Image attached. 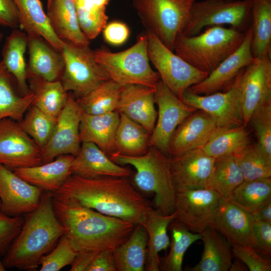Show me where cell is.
I'll return each instance as SVG.
<instances>
[{
    "label": "cell",
    "mask_w": 271,
    "mask_h": 271,
    "mask_svg": "<svg viewBox=\"0 0 271 271\" xmlns=\"http://www.w3.org/2000/svg\"><path fill=\"white\" fill-rule=\"evenodd\" d=\"M53 193L60 201L91 209L134 225L141 224L152 208L126 177L85 178L71 175Z\"/></svg>",
    "instance_id": "6da1fadb"
},
{
    "label": "cell",
    "mask_w": 271,
    "mask_h": 271,
    "mask_svg": "<svg viewBox=\"0 0 271 271\" xmlns=\"http://www.w3.org/2000/svg\"><path fill=\"white\" fill-rule=\"evenodd\" d=\"M53 202L64 234L78 251L113 250L128 238L136 225L54 197Z\"/></svg>",
    "instance_id": "7a4b0ae2"
},
{
    "label": "cell",
    "mask_w": 271,
    "mask_h": 271,
    "mask_svg": "<svg viewBox=\"0 0 271 271\" xmlns=\"http://www.w3.org/2000/svg\"><path fill=\"white\" fill-rule=\"evenodd\" d=\"M53 193H43L38 207L28 213L19 233L3 260L6 268L34 270L41 258L54 247L65 233L53 206Z\"/></svg>",
    "instance_id": "3957f363"
},
{
    "label": "cell",
    "mask_w": 271,
    "mask_h": 271,
    "mask_svg": "<svg viewBox=\"0 0 271 271\" xmlns=\"http://www.w3.org/2000/svg\"><path fill=\"white\" fill-rule=\"evenodd\" d=\"M245 32L214 26L193 36L180 33L175 40L174 50L193 67L209 74L239 47Z\"/></svg>",
    "instance_id": "277c9868"
},
{
    "label": "cell",
    "mask_w": 271,
    "mask_h": 271,
    "mask_svg": "<svg viewBox=\"0 0 271 271\" xmlns=\"http://www.w3.org/2000/svg\"><path fill=\"white\" fill-rule=\"evenodd\" d=\"M110 158L118 165H130L135 169V184L142 191L154 194L156 209L165 215L175 212L176 191L170 158L154 147H150L142 155L131 156L113 153Z\"/></svg>",
    "instance_id": "5b68a950"
},
{
    "label": "cell",
    "mask_w": 271,
    "mask_h": 271,
    "mask_svg": "<svg viewBox=\"0 0 271 271\" xmlns=\"http://www.w3.org/2000/svg\"><path fill=\"white\" fill-rule=\"evenodd\" d=\"M146 33L130 48L112 52L102 47L94 50L95 59L109 78L122 87L141 85L156 88L160 79L150 64Z\"/></svg>",
    "instance_id": "8992f818"
},
{
    "label": "cell",
    "mask_w": 271,
    "mask_h": 271,
    "mask_svg": "<svg viewBox=\"0 0 271 271\" xmlns=\"http://www.w3.org/2000/svg\"><path fill=\"white\" fill-rule=\"evenodd\" d=\"M197 0H133V6L147 30L174 51L177 36L185 27Z\"/></svg>",
    "instance_id": "52a82bcc"
},
{
    "label": "cell",
    "mask_w": 271,
    "mask_h": 271,
    "mask_svg": "<svg viewBox=\"0 0 271 271\" xmlns=\"http://www.w3.org/2000/svg\"><path fill=\"white\" fill-rule=\"evenodd\" d=\"M61 52L64 67L60 81L67 92L80 98L110 79L89 46L64 41Z\"/></svg>",
    "instance_id": "ba28073f"
},
{
    "label": "cell",
    "mask_w": 271,
    "mask_h": 271,
    "mask_svg": "<svg viewBox=\"0 0 271 271\" xmlns=\"http://www.w3.org/2000/svg\"><path fill=\"white\" fill-rule=\"evenodd\" d=\"M251 0H205L195 2L182 34H199L205 27L229 25L245 32L250 19Z\"/></svg>",
    "instance_id": "9c48e42d"
},
{
    "label": "cell",
    "mask_w": 271,
    "mask_h": 271,
    "mask_svg": "<svg viewBox=\"0 0 271 271\" xmlns=\"http://www.w3.org/2000/svg\"><path fill=\"white\" fill-rule=\"evenodd\" d=\"M146 34L150 60L157 70L160 80L180 99L189 88L208 75L174 53L152 33Z\"/></svg>",
    "instance_id": "30bf717a"
},
{
    "label": "cell",
    "mask_w": 271,
    "mask_h": 271,
    "mask_svg": "<svg viewBox=\"0 0 271 271\" xmlns=\"http://www.w3.org/2000/svg\"><path fill=\"white\" fill-rule=\"evenodd\" d=\"M223 200L209 188L176 192L175 219L191 231L201 233L212 226Z\"/></svg>",
    "instance_id": "8fae6325"
},
{
    "label": "cell",
    "mask_w": 271,
    "mask_h": 271,
    "mask_svg": "<svg viewBox=\"0 0 271 271\" xmlns=\"http://www.w3.org/2000/svg\"><path fill=\"white\" fill-rule=\"evenodd\" d=\"M241 70L225 92L218 91L208 95H199L187 89L181 100L187 105L208 114L215 120L217 127L242 125L243 121L239 87Z\"/></svg>",
    "instance_id": "7c38bea8"
},
{
    "label": "cell",
    "mask_w": 271,
    "mask_h": 271,
    "mask_svg": "<svg viewBox=\"0 0 271 271\" xmlns=\"http://www.w3.org/2000/svg\"><path fill=\"white\" fill-rule=\"evenodd\" d=\"M155 101L158 111L149 147H154L165 154L168 153L170 141L176 128L197 109L184 103L160 79L156 87Z\"/></svg>",
    "instance_id": "4fadbf2b"
},
{
    "label": "cell",
    "mask_w": 271,
    "mask_h": 271,
    "mask_svg": "<svg viewBox=\"0 0 271 271\" xmlns=\"http://www.w3.org/2000/svg\"><path fill=\"white\" fill-rule=\"evenodd\" d=\"M41 164V149L20 122L10 118L1 120L0 165L14 171Z\"/></svg>",
    "instance_id": "5bb4252c"
},
{
    "label": "cell",
    "mask_w": 271,
    "mask_h": 271,
    "mask_svg": "<svg viewBox=\"0 0 271 271\" xmlns=\"http://www.w3.org/2000/svg\"><path fill=\"white\" fill-rule=\"evenodd\" d=\"M83 111L73 94L58 115L53 132L41 149L42 164L63 155L76 156L80 148L79 127Z\"/></svg>",
    "instance_id": "9a60e30c"
},
{
    "label": "cell",
    "mask_w": 271,
    "mask_h": 271,
    "mask_svg": "<svg viewBox=\"0 0 271 271\" xmlns=\"http://www.w3.org/2000/svg\"><path fill=\"white\" fill-rule=\"evenodd\" d=\"M239 87L243 125L253 114L271 100V59L266 56L255 59L244 68L240 75Z\"/></svg>",
    "instance_id": "2e32d148"
},
{
    "label": "cell",
    "mask_w": 271,
    "mask_h": 271,
    "mask_svg": "<svg viewBox=\"0 0 271 271\" xmlns=\"http://www.w3.org/2000/svg\"><path fill=\"white\" fill-rule=\"evenodd\" d=\"M215 161L201 148L173 156L170 167L176 192L210 189Z\"/></svg>",
    "instance_id": "e0dca14e"
},
{
    "label": "cell",
    "mask_w": 271,
    "mask_h": 271,
    "mask_svg": "<svg viewBox=\"0 0 271 271\" xmlns=\"http://www.w3.org/2000/svg\"><path fill=\"white\" fill-rule=\"evenodd\" d=\"M43 191L0 165V211L3 213L19 216L31 212L38 207Z\"/></svg>",
    "instance_id": "ac0fdd59"
},
{
    "label": "cell",
    "mask_w": 271,
    "mask_h": 271,
    "mask_svg": "<svg viewBox=\"0 0 271 271\" xmlns=\"http://www.w3.org/2000/svg\"><path fill=\"white\" fill-rule=\"evenodd\" d=\"M252 37L250 26L245 31L244 39L239 47L206 78L188 89L197 94L208 95L229 86L240 71L255 60L251 52Z\"/></svg>",
    "instance_id": "d6986e66"
},
{
    "label": "cell",
    "mask_w": 271,
    "mask_h": 271,
    "mask_svg": "<svg viewBox=\"0 0 271 271\" xmlns=\"http://www.w3.org/2000/svg\"><path fill=\"white\" fill-rule=\"evenodd\" d=\"M217 127L208 114L197 110L176 128L170 139L168 153L173 156L201 148Z\"/></svg>",
    "instance_id": "ffe728a7"
},
{
    "label": "cell",
    "mask_w": 271,
    "mask_h": 271,
    "mask_svg": "<svg viewBox=\"0 0 271 271\" xmlns=\"http://www.w3.org/2000/svg\"><path fill=\"white\" fill-rule=\"evenodd\" d=\"M156 88L141 85L122 87L116 111L141 125L151 134L157 120Z\"/></svg>",
    "instance_id": "44dd1931"
},
{
    "label": "cell",
    "mask_w": 271,
    "mask_h": 271,
    "mask_svg": "<svg viewBox=\"0 0 271 271\" xmlns=\"http://www.w3.org/2000/svg\"><path fill=\"white\" fill-rule=\"evenodd\" d=\"M81 143L72 162V175L85 178L103 176L126 178L130 175V170L114 162L95 144Z\"/></svg>",
    "instance_id": "7402d4cb"
},
{
    "label": "cell",
    "mask_w": 271,
    "mask_h": 271,
    "mask_svg": "<svg viewBox=\"0 0 271 271\" xmlns=\"http://www.w3.org/2000/svg\"><path fill=\"white\" fill-rule=\"evenodd\" d=\"M254 219L249 213L224 200L212 227L230 243L252 246Z\"/></svg>",
    "instance_id": "603a6c76"
},
{
    "label": "cell",
    "mask_w": 271,
    "mask_h": 271,
    "mask_svg": "<svg viewBox=\"0 0 271 271\" xmlns=\"http://www.w3.org/2000/svg\"><path fill=\"white\" fill-rule=\"evenodd\" d=\"M28 37L29 58L27 67V79L28 77H37L49 81L58 80L64 67L61 52L41 37L28 35Z\"/></svg>",
    "instance_id": "cb8c5ba5"
},
{
    "label": "cell",
    "mask_w": 271,
    "mask_h": 271,
    "mask_svg": "<svg viewBox=\"0 0 271 271\" xmlns=\"http://www.w3.org/2000/svg\"><path fill=\"white\" fill-rule=\"evenodd\" d=\"M74 158L71 155H63L49 162L13 171L31 184L43 191L54 193L72 175L71 167Z\"/></svg>",
    "instance_id": "d4e9b609"
},
{
    "label": "cell",
    "mask_w": 271,
    "mask_h": 271,
    "mask_svg": "<svg viewBox=\"0 0 271 271\" xmlns=\"http://www.w3.org/2000/svg\"><path fill=\"white\" fill-rule=\"evenodd\" d=\"M119 118V113L116 110L101 114L83 112L79 127L81 142L95 144L110 158L114 153V138Z\"/></svg>",
    "instance_id": "484cf974"
},
{
    "label": "cell",
    "mask_w": 271,
    "mask_h": 271,
    "mask_svg": "<svg viewBox=\"0 0 271 271\" xmlns=\"http://www.w3.org/2000/svg\"><path fill=\"white\" fill-rule=\"evenodd\" d=\"M176 213L163 214L160 210L152 208L149 211L141 224L148 234L147 254L145 270L159 271L161 261L159 253L166 250L170 246V240L168 235L170 224L176 219Z\"/></svg>",
    "instance_id": "4316f807"
},
{
    "label": "cell",
    "mask_w": 271,
    "mask_h": 271,
    "mask_svg": "<svg viewBox=\"0 0 271 271\" xmlns=\"http://www.w3.org/2000/svg\"><path fill=\"white\" fill-rule=\"evenodd\" d=\"M46 14L61 40L78 46H89L90 41L79 26L74 0H51Z\"/></svg>",
    "instance_id": "83f0119b"
},
{
    "label": "cell",
    "mask_w": 271,
    "mask_h": 271,
    "mask_svg": "<svg viewBox=\"0 0 271 271\" xmlns=\"http://www.w3.org/2000/svg\"><path fill=\"white\" fill-rule=\"evenodd\" d=\"M18 10L21 30L28 35L43 38L50 45L61 52L64 41L54 32L40 0H14Z\"/></svg>",
    "instance_id": "f1b7e54d"
},
{
    "label": "cell",
    "mask_w": 271,
    "mask_h": 271,
    "mask_svg": "<svg viewBox=\"0 0 271 271\" xmlns=\"http://www.w3.org/2000/svg\"><path fill=\"white\" fill-rule=\"evenodd\" d=\"M204 248L200 261L189 271H227L232 262L231 245L218 231L209 227L201 233Z\"/></svg>",
    "instance_id": "f546056e"
},
{
    "label": "cell",
    "mask_w": 271,
    "mask_h": 271,
    "mask_svg": "<svg viewBox=\"0 0 271 271\" xmlns=\"http://www.w3.org/2000/svg\"><path fill=\"white\" fill-rule=\"evenodd\" d=\"M28 42L27 33L14 29L7 37L2 52V61L14 77L19 91L23 95L32 92L27 82L25 58Z\"/></svg>",
    "instance_id": "4dcf8cb0"
},
{
    "label": "cell",
    "mask_w": 271,
    "mask_h": 271,
    "mask_svg": "<svg viewBox=\"0 0 271 271\" xmlns=\"http://www.w3.org/2000/svg\"><path fill=\"white\" fill-rule=\"evenodd\" d=\"M147 245L145 228L141 224L136 225L128 238L113 250L117 270H145Z\"/></svg>",
    "instance_id": "1f68e13d"
},
{
    "label": "cell",
    "mask_w": 271,
    "mask_h": 271,
    "mask_svg": "<svg viewBox=\"0 0 271 271\" xmlns=\"http://www.w3.org/2000/svg\"><path fill=\"white\" fill-rule=\"evenodd\" d=\"M16 81L0 61V120L10 118L20 122L32 105L35 94H19L15 87ZM17 83V82H16Z\"/></svg>",
    "instance_id": "d6a6232c"
},
{
    "label": "cell",
    "mask_w": 271,
    "mask_h": 271,
    "mask_svg": "<svg viewBox=\"0 0 271 271\" xmlns=\"http://www.w3.org/2000/svg\"><path fill=\"white\" fill-rule=\"evenodd\" d=\"M250 136L244 125L217 127L206 144L201 148L215 159L234 155L250 144Z\"/></svg>",
    "instance_id": "836d02e7"
},
{
    "label": "cell",
    "mask_w": 271,
    "mask_h": 271,
    "mask_svg": "<svg viewBox=\"0 0 271 271\" xmlns=\"http://www.w3.org/2000/svg\"><path fill=\"white\" fill-rule=\"evenodd\" d=\"M251 52L254 59L271 54V2L251 0Z\"/></svg>",
    "instance_id": "e575fe53"
},
{
    "label": "cell",
    "mask_w": 271,
    "mask_h": 271,
    "mask_svg": "<svg viewBox=\"0 0 271 271\" xmlns=\"http://www.w3.org/2000/svg\"><path fill=\"white\" fill-rule=\"evenodd\" d=\"M120 118L114 142V153L137 156L149 148L151 134L140 124L119 113Z\"/></svg>",
    "instance_id": "d590c367"
},
{
    "label": "cell",
    "mask_w": 271,
    "mask_h": 271,
    "mask_svg": "<svg viewBox=\"0 0 271 271\" xmlns=\"http://www.w3.org/2000/svg\"><path fill=\"white\" fill-rule=\"evenodd\" d=\"M28 80L30 89L35 94L32 105L57 118L69 96L60 80L49 81L37 77H28Z\"/></svg>",
    "instance_id": "8d00e7d4"
},
{
    "label": "cell",
    "mask_w": 271,
    "mask_h": 271,
    "mask_svg": "<svg viewBox=\"0 0 271 271\" xmlns=\"http://www.w3.org/2000/svg\"><path fill=\"white\" fill-rule=\"evenodd\" d=\"M122 87L109 79L78 98L77 102L84 113L101 114L116 110Z\"/></svg>",
    "instance_id": "74e56055"
},
{
    "label": "cell",
    "mask_w": 271,
    "mask_h": 271,
    "mask_svg": "<svg viewBox=\"0 0 271 271\" xmlns=\"http://www.w3.org/2000/svg\"><path fill=\"white\" fill-rule=\"evenodd\" d=\"M270 200L271 179L266 178L244 181L232 192L227 201L251 213Z\"/></svg>",
    "instance_id": "f35d334b"
},
{
    "label": "cell",
    "mask_w": 271,
    "mask_h": 271,
    "mask_svg": "<svg viewBox=\"0 0 271 271\" xmlns=\"http://www.w3.org/2000/svg\"><path fill=\"white\" fill-rule=\"evenodd\" d=\"M241 171L233 155L215 159L210 181V189L225 200L244 181Z\"/></svg>",
    "instance_id": "ab89813d"
},
{
    "label": "cell",
    "mask_w": 271,
    "mask_h": 271,
    "mask_svg": "<svg viewBox=\"0 0 271 271\" xmlns=\"http://www.w3.org/2000/svg\"><path fill=\"white\" fill-rule=\"evenodd\" d=\"M169 227L171 233L170 250L161 264V268L164 271H181L186 250L194 242L201 239L202 235L191 231L176 219Z\"/></svg>",
    "instance_id": "60d3db41"
},
{
    "label": "cell",
    "mask_w": 271,
    "mask_h": 271,
    "mask_svg": "<svg viewBox=\"0 0 271 271\" xmlns=\"http://www.w3.org/2000/svg\"><path fill=\"white\" fill-rule=\"evenodd\" d=\"M233 156L244 181L270 178L271 162L265 159L256 144H250Z\"/></svg>",
    "instance_id": "b9f144b4"
},
{
    "label": "cell",
    "mask_w": 271,
    "mask_h": 271,
    "mask_svg": "<svg viewBox=\"0 0 271 271\" xmlns=\"http://www.w3.org/2000/svg\"><path fill=\"white\" fill-rule=\"evenodd\" d=\"M20 122L24 131L42 149L48 142L57 118L46 114L32 105Z\"/></svg>",
    "instance_id": "7bdbcfd3"
},
{
    "label": "cell",
    "mask_w": 271,
    "mask_h": 271,
    "mask_svg": "<svg viewBox=\"0 0 271 271\" xmlns=\"http://www.w3.org/2000/svg\"><path fill=\"white\" fill-rule=\"evenodd\" d=\"M249 122L256 136L257 147L265 159L271 162V100L253 114Z\"/></svg>",
    "instance_id": "ee69618b"
},
{
    "label": "cell",
    "mask_w": 271,
    "mask_h": 271,
    "mask_svg": "<svg viewBox=\"0 0 271 271\" xmlns=\"http://www.w3.org/2000/svg\"><path fill=\"white\" fill-rule=\"evenodd\" d=\"M78 251L64 234L51 251L40 259V271H59L71 264Z\"/></svg>",
    "instance_id": "f6af8a7d"
},
{
    "label": "cell",
    "mask_w": 271,
    "mask_h": 271,
    "mask_svg": "<svg viewBox=\"0 0 271 271\" xmlns=\"http://www.w3.org/2000/svg\"><path fill=\"white\" fill-rule=\"evenodd\" d=\"M79 26L90 41L96 38L107 24L105 8L87 11L76 8Z\"/></svg>",
    "instance_id": "bcb514c9"
},
{
    "label": "cell",
    "mask_w": 271,
    "mask_h": 271,
    "mask_svg": "<svg viewBox=\"0 0 271 271\" xmlns=\"http://www.w3.org/2000/svg\"><path fill=\"white\" fill-rule=\"evenodd\" d=\"M233 255L241 261L250 271H270V260L247 245L231 244Z\"/></svg>",
    "instance_id": "7dc6e473"
},
{
    "label": "cell",
    "mask_w": 271,
    "mask_h": 271,
    "mask_svg": "<svg viewBox=\"0 0 271 271\" xmlns=\"http://www.w3.org/2000/svg\"><path fill=\"white\" fill-rule=\"evenodd\" d=\"M21 216H10L0 211V254L5 255L23 225Z\"/></svg>",
    "instance_id": "c3c4849f"
},
{
    "label": "cell",
    "mask_w": 271,
    "mask_h": 271,
    "mask_svg": "<svg viewBox=\"0 0 271 271\" xmlns=\"http://www.w3.org/2000/svg\"><path fill=\"white\" fill-rule=\"evenodd\" d=\"M251 247L263 257L271 256V223L254 221L252 226Z\"/></svg>",
    "instance_id": "681fc988"
},
{
    "label": "cell",
    "mask_w": 271,
    "mask_h": 271,
    "mask_svg": "<svg viewBox=\"0 0 271 271\" xmlns=\"http://www.w3.org/2000/svg\"><path fill=\"white\" fill-rule=\"evenodd\" d=\"M102 31L104 40L113 46L124 44L129 35L128 26L125 23L117 21L107 24Z\"/></svg>",
    "instance_id": "f907efd6"
},
{
    "label": "cell",
    "mask_w": 271,
    "mask_h": 271,
    "mask_svg": "<svg viewBox=\"0 0 271 271\" xmlns=\"http://www.w3.org/2000/svg\"><path fill=\"white\" fill-rule=\"evenodd\" d=\"M18 10L14 0H0V26L13 29L19 27Z\"/></svg>",
    "instance_id": "816d5d0a"
},
{
    "label": "cell",
    "mask_w": 271,
    "mask_h": 271,
    "mask_svg": "<svg viewBox=\"0 0 271 271\" xmlns=\"http://www.w3.org/2000/svg\"><path fill=\"white\" fill-rule=\"evenodd\" d=\"M86 271H117L113 250L97 252Z\"/></svg>",
    "instance_id": "f5cc1de1"
},
{
    "label": "cell",
    "mask_w": 271,
    "mask_h": 271,
    "mask_svg": "<svg viewBox=\"0 0 271 271\" xmlns=\"http://www.w3.org/2000/svg\"><path fill=\"white\" fill-rule=\"evenodd\" d=\"M99 251L81 250L78 251L71 264V271H86L96 254Z\"/></svg>",
    "instance_id": "db71d44e"
},
{
    "label": "cell",
    "mask_w": 271,
    "mask_h": 271,
    "mask_svg": "<svg viewBox=\"0 0 271 271\" xmlns=\"http://www.w3.org/2000/svg\"><path fill=\"white\" fill-rule=\"evenodd\" d=\"M254 221L271 223V200L250 213Z\"/></svg>",
    "instance_id": "11a10c76"
},
{
    "label": "cell",
    "mask_w": 271,
    "mask_h": 271,
    "mask_svg": "<svg viewBox=\"0 0 271 271\" xmlns=\"http://www.w3.org/2000/svg\"><path fill=\"white\" fill-rule=\"evenodd\" d=\"M76 8L91 11L98 9L92 0H74Z\"/></svg>",
    "instance_id": "9f6ffc18"
},
{
    "label": "cell",
    "mask_w": 271,
    "mask_h": 271,
    "mask_svg": "<svg viewBox=\"0 0 271 271\" xmlns=\"http://www.w3.org/2000/svg\"><path fill=\"white\" fill-rule=\"evenodd\" d=\"M246 266L239 259L235 261L232 263L229 269V271H243L247 270Z\"/></svg>",
    "instance_id": "6f0895ef"
},
{
    "label": "cell",
    "mask_w": 271,
    "mask_h": 271,
    "mask_svg": "<svg viewBox=\"0 0 271 271\" xmlns=\"http://www.w3.org/2000/svg\"><path fill=\"white\" fill-rule=\"evenodd\" d=\"M95 6L98 8H105L110 0H92Z\"/></svg>",
    "instance_id": "680465c9"
},
{
    "label": "cell",
    "mask_w": 271,
    "mask_h": 271,
    "mask_svg": "<svg viewBox=\"0 0 271 271\" xmlns=\"http://www.w3.org/2000/svg\"><path fill=\"white\" fill-rule=\"evenodd\" d=\"M1 256L2 255L0 254V271H5L6 270V268L5 267L3 261L1 259Z\"/></svg>",
    "instance_id": "91938a15"
},
{
    "label": "cell",
    "mask_w": 271,
    "mask_h": 271,
    "mask_svg": "<svg viewBox=\"0 0 271 271\" xmlns=\"http://www.w3.org/2000/svg\"><path fill=\"white\" fill-rule=\"evenodd\" d=\"M3 38V33L0 31V43Z\"/></svg>",
    "instance_id": "94428289"
},
{
    "label": "cell",
    "mask_w": 271,
    "mask_h": 271,
    "mask_svg": "<svg viewBox=\"0 0 271 271\" xmlns=\"http://www.w3.org/2000/svg\"><path fill=\"white\" fill-rule=\"evenodd\" d=\"M51 1V0H47V4L49 3V2Z\"/></svg>",
    "instance_id": "6125c7cd"
},
{
    "label": "cell",
    "mask_w": 271,
    "mask_h": 271,
    "mask_svg": "<svg viewBox=\"0 0 271 271\" xmlns=\"http://www.w3.org/2000/svg\"><path fill=\"white\" fill-rule=\"evenodd\" d=\"M267 1H269V2H271V0H267Z\"/></svg>",
    "instance_id": "be15d7a7"
},
{
    "label": "cell",
    "mask_w": 271,
    "mask_h": 271,
    "mask_svg": "<svg viewBox=\"0 0 271 271\" xmlns=\"http://www.w3.org/2000/svg\"><path fill=\"white\" fill-rule=\"evenodd\" d=\"M0 207H1V203H0Z\"/></svg>",
    "instance_id": "e7e4bbea"
},
{
    "label": "cell",
    "mask_w": 271,
    "mask_h": 271,
    "mask_svg": "<svg viewBox=\"0 0 271 271\" xmlns=\"http://www.w3.org/2000/svg\"><path fill=\"white\" fill-rule=\"evenodd\" d=\"M228 1H229V0H228Z\"/></svg>",
    "instance_id": "03108f58"
}]
</instances>
